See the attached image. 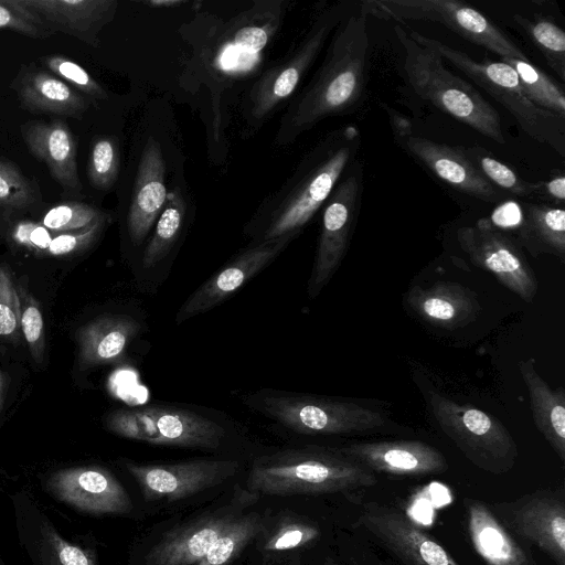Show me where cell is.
<instances>
[{
  "instance_id": "obj_11",
  "label": "cell",
  "mask_w": 565,
  "mask_h": 565,
  "mask_svg": "<svg viewBox=\"0 0 565 565\" xmlns=\"http://www.w3.org/2000/svg\"><path fill=\"white\" fill-rule=\"evenodd\" d=\"M363 167L353 160L323 204L308 296L315 299L333 277L350 245L362 204Z\"/></svg>"
},
{
  "instance_id": "obj_1",
  "label": "cell",
  "mask_w": 565,
  "mask_h": 565,
  "mask_svg": "<svg viewBox=\"0 0 565 565\" xmlns=\"http://www.w3.org/2000/svg\"><path fill=\"white\" fill-rule=\"evenodd\" d=\"M369 15L359 2L335 26L322 63L280 118L276 146L291 145L323 119L351 114L361 106L370 56Z\"/></svg>"
},
{
  "instance_id": "obj_23",
  "label": "cell",
  "mask_w": 565,
  "mask_h": 565,
  "mask_svg": "<svg viewBox=\"0 0 565 565\" xmlns=\"http://www.w3.org/2000/svg\"><path fill=\"white\" fill-rule=\"evenodd\" d=\"M463 508L469 541L486 565H539L487 503L463 498Z\"/></svg>"
},
{
  "instance_id": "obj_17",
  "label": "cell",
  "mask_w": 565,
  "mask_h": 565,
  "mask_svg": "<svg viewBox=\"0 0 565 565\" xmlns=\"http://www.w3.org/2000/svg\"><path fill=\"white\" fill-rule=\"evenodd\" d=\"M290 233L253 243L198 287L181 305L175 322L200 316L233 296L243 285L273 263L299 236Z\"/></svg>"
},
{
  "instance_id": "obj_5",
  "label": "cell",
  "mask_w": 565,
  "mask_h": 565,
  "mask_svg": "<svg viewBox=\"0 0 565 565\" xmlns=\"http://www.w3.org/2000/svg\"><path fill=\"white\" fill-rule=\"evenodd\" d=\"M404 29L412 40L450 62L483 88L510 113L523 132L535 141L550 146L561 157H565V118L532 104L523 94L519 77L509 64L488 57L476 61L466 53L423 35L408 25Z\"/></svg>"
},
{
  "instance_id": "obj_46",
  "label": "cell",
  "mask_w": 565,
  "mask_h": 565,
  "mask_svg": "<svg viewBox=\"0 0 565 565\" xmlns=\"http://www.w3.org/2000/svg\"><path fill=\"white\" fill-rule=\"evenodd\" d=\"M537 196L562 205L565 201V175L561 173L548 181H541Z\"/></svg>"
},
{
  "instance_id": "obj_25",
  "label": "cell",
  "mask_w": 565,
  "mask_h": 565,
  "mask_svg": "<svg viewBox=\"0 0 565 565\" xmlns=\"http://www.w3.org/2000/svg\"><path fill=\"white\" fill-rule=\"evenodd\" d=\"M21 135L30 152L47 166L60 185L70 191L81 190L76 147L64 121H30L21 126Z\"/></svg>"
},
{
  "instance_id": "obj_48",
  "label": "cell",
  "mask_w": 565,
  "mask_h": 565,
  "mask_svg": "<svg viewBox=\"0 0 565 565\" xmlns=\"http://www.w3.org/2000/svg\"><path fill=\"white\" fill-rule=\"evenodd\" d=\"M323 565H339V563L332 557H327L323 562Z\"/></svg>"
},
{
  "instance_id": "obj_16",
  "label": "cell",
  "mask_w": 565,
  "mask_h": 565,
  "mask_svg": "<svg viewBox=\"0 0 565 565\" xmlns=\"http://www.w3.org/2000/svg\"><path fill=\"white\" fill-rule=\"evenodd\" d=\"M391 125L396 142L408 153L424 163L439 179L467 195L488 203H499L503 195L465 157L460 147L438 143L415 135L406 119L394 114L391 108Z\"/></svg>"
},
{
  "instance_id": "obj_14",
  "label": "cell",
  "mask_w": 565,
  "mask_h": 565,
  "mask_svg": "<svg viewBox=\"0 0 565 565\" xmlns=\"http://www.w3.org/2000/svg\"><path fill=\"white\" fill-rule=\"evenodd\" d=\"M497 516L522 540L556 565H565V501L563 490H537L495 505Z\"/></svg>"
},
{
  "instance_id": "obj_50",
  "label": "cell",
  "mask_w": 565,
  "mask_h": 565,
  "mask_svg": "<svg viewBox=\"0 0 565 565\" xmlns=\"http://www.w3.org/2000/svg\"><path fill=\"white\" fill-rule=\"evenodd\" d=\"M0 387H1V380H0ZM0 407H1V396H0Z\"/></svg>"
},
{
  "instance_id": "obj_18",
  "label": "cell",
  "mask_w": 565,
  "mask_h": 565,
  "mask_svg": "<svg viewBox=\"0 0 565 565\" xmlns=\"http://www.w3.org/2000/svg\"><path fill=\"white\" fill-rule=\"evenodd\" d=\"M47 491L77 511L94 515L129 514V493L107 469L88 466L58 470L46 481Z\"/></svg>"
},
{
  "instance_id": "obj_33",
  "label": "cell",
  "mask_w": 565,
  "mask_h": 565,
  "mask_svg": "<svg viewBox=\"0 0 565 565\" xmlns=\"http://www.w3.org/2000/svg\"><path fill=\"white\" fill-rule=\"evenodd\" d=\"M34 552L39 565H96L89 550L63 539L47 520L39 522Z\"/></svg>"
},
{
  "instance_id": "obj_22",
  "label": "cell",
  "mask_w": 565,
  "mask_h": 565,
  "mask_svg": "<svg viewBox=\"0 0 565 565\" xmlns=\"http://www.w3.org/2000/svg\"><path fill=\"white\" fill-rule=\"evenodd\" d=\"M53 34L62 32L98 46V33L116 13V0H20Z\"/></svg>"
},
{
  "instance_id": "obj_12",
  "label": "cell",
  "mask_w": 565,
  "mask_h": 565,
  "mask_svg": "<svg viewBox=\"0 0 565 565\" xmlns=\"http://www.w3.org/2000/svg\"><path fill=\"white\" fill-rule=\"evenodd\" d=\"M457 239L472 264L491 273L524 301H533L539 281L515 239L494 228L487 220L460 227Z\"/></svg>"
},
{
  "instance_id": "obj_7",
  "label": "cell",
  "mask_w": 565,
  "mask_h": 565,
  "mask_svg": "<svg viewBox=\"0 0 565 565\" xmlns=\"http://www.w3.org/2000/svg\"><path fill=\"white\" fill-rule=\"evenodd\" d=\"M352 4L340 1L324 8L295 50L265 71L250 86L243 113L248 128H259L281 105L294 97L327 40Z\"/></svg>"
},
{
  "instance_id": "obj_26",
  "label": "cell",
  "mask_w": 565,
  "mask_h": 565,
  "mask_svg": "<svg viewBox=\"0 0 565 565\" xmlns=\"http://www.w3.org/2000/svg\"><path fill=\"white\" fill-rule=\"evenodd\" d=\"M521 377L530 396L532 416L537 430L543 435L562 462L565 461V392L563 387L552 390L535 369L533 359L518 363Z\"/></svg>"
},
{
  "instance_id": "obj_2",
  "label": "cell",
  "mask_w": 565,
  "mask_h": 565,
  "mask_svg": "<svg viewBox=\"0 0 565 565\" xmlns=\"http://www.w3.org/2000/svg\"><path fill=\"white\" fill-rule=\"evenodd\" d=\"M361 143V132L354 125L333 129L322 137L280 188L257 206L246 225L253 243L301 234L355 159Z\"/></svg>"
},
{
  "instance_id": "obj_19",
  "label": "cell",
  "mask_w": 565,
  "mask_h": 565,
  "mask_svg": "<svg viewBox=\"0 0 565 565\" xmlns=\"http://www.w3.org/2000/svg\"><path fill=\"white\" fill-rule=\"evenodd\" d=\"M338 450L372 472L394 477H424L448 469L445 456L419 440L353 443Z\"/></svg>"
},
{
  "instance_id": "obj_20",
  "label": "cell",
  "mask_w": 565,
  "mask_h": 565,
  "mask_svg": "<svg viewBox=\"0 0 565 565\" xmlns=\"http://www.w3.org/2000/svg\"><path fill=\"white\" fill-rule=\"evenodd\" d=\"M237 518L225 509L171 529L147 552L143 565H194Z\"/></svg>"
},
{
  "instance_id": "obj_21",
  "label": "cell",
  "mask_w": 565,
  "mask_h": 565,
  "mask_svg": "<svg viewBox=\"0 0 565 565\" xmlns=\"http://www.w3.org/2000/svg\"><path fill=\"white\" fill-rule=\"evenodd\" d=\"M168 193L162 149L153 137H149L138 163L127 215L134 244L140 245L148 236L166 205Z\"/></svg>"
},
{
  "instance_id": "obj_13",
  "label": "cell",
  "mask_w": 565,
  "mask_h": 565,
  "mask_svg": "<svg viewBox=\"0 0 565 565\" xmlns=\"http://www.w3.org/2000/svg\"><path fill=\"white\" fill-rule=\"evenodd\" d=\"M356 525L403 565H460L433 535L392 505L367 502Z\"/></svg>"
},
{
  "instance_id": "obj_43",
  "label": "cell",
  "mask_w": 565,
  "mask_h": 565,
  "mask_svg": "<svg viewBox=\"0 0 565 565\" xmlns=\"http://www.w3.org/2000/svg\"><path fill=\"white\" fill-rule=\"evenodd\" d=\"M105 224V215L88 227L74 234H61L52 238L47 248L52 255H65L92 244Z\"/></svg>"
},
{
  "instance_id": "obj_24",
  "label": "cell",
  "mask_w": 565,
  "mask_h": 565,
  "mask_svg": "<svg viewBox=\"0 0 565 565\" xmlns=\"http://www.w3.org/2000/svg\"><path fill=\"white\" fill-rule=\"evenodd\" d=\"M407 307L428 324L457 329L476 320L481 306L476 294L454 281L414 286L405 295Z\"/></svg>"
},
{
  "instance_id": "obj_44",
  "label": "cell",
  "mask_w": 565,
  "mask_h": 565,
  "mask_svg": "<svg viewBox=\"0 0 565 565\" xmlns=\"http://www.w3.org/2000/svg\"><path fill=\"white\" fill-rule=\"evenodd\" d=\"M13 236L20 244L38 249H47L52 241L46 227L32 222L19 223L13 232Z\"/></svg>"
},
{
  "instance_id": "obj_45",
  "label": "cell",
  "mask_w": 565,
  "mask_h": 565,
  "mask_svg": "<svg viewBox=\"0 0 565 565\" xmlns=\"http://www.w3.org/2000/svg\"><path fill=\"white\" fill-rule=\"evenodd\" d=\"M20 323L25 340L31 345H35L43 332V318L39 308L35 305L28 306L21 313Z\"/></svg>"
},
{
  "instance_id": "obj_34",
  "label": "cell",
  "mask_w": 565,
  "mask_h": 565,
  "mask_svg": "<svg viewBox=\"0 0 565 565\" xmlns=\"http://www.w3.org/2000/svg\"><path fill=\"white\" fill-rule=\"evenodd\" d=\"M264 529L263 518L257 513L238 516L194 565H231Z\"/></svg>"
},
{
  "instance_id": "obj_40",
  "label": "cell",
  "mask_w": 565,
  "mask_h": 565,
  "mask_svg": "<svg viewBox=\"0 0 565 565\" xmlns=\"http://www.w3.org/2000/svg\"><path fill=\"white\" fill-rule=\"evenodd\" d=\"M0 29L12 30L34 39H44L52 34L20 0H0Z\"/></svg>"
},
{
  "instance_id": "obj_30",
  "label": "cell",
  "mask_w": 565,
  "mask_h": 565,
  "mask_svg": "<svg viewBox=\"0 0 565 565\" xmlns=\"http://www.w3.org/2000/svg\"><path fill=\"white\" fill-rule=\"evenodd\" d=\"M185 212L184 195L179 188H174L168 193L166 205L145 247L141 257L143 269L157 266L168 255L181 233Z\"/></svg>"
},
{
  "instance_id": "obj_15",
  "label": "cell",
  "mask_w": 565,
  "mask_h": 565,
  "mask_svg": "<svg viewBox=\"0 0 565 565\" xmlns=\"http://www.w3.org/2000/svg\"><path fill=\"white\" fill-rule=\"evenodd\" d=\"M148 502H174L192 497L232 478L239 469L233 459H194L174 463L125 462Z\"/></svg>"
},
{
  "instance_id": "obj_9",
  "label": "cell",
  "mask_w": 565,
  "mask_h": 565,
  "mask_svg": "<svg viewBox=\"0 0 565 565\" xmlns=\"http://www.w3.org/2000/svg\"><path fill=\"white\" fill-rule=\"evenodd\" d=\"M370 15L394 21H431L502 57L529 61L525 53L488 17L456 0H363Z\"/></svg>"
},
{
  "instance_id": "obj_8",
  "label": "cell",
  "mask_w": 565,
  "mask_h": 565,
  "mask_svg": "<svg viewBox=\"0 0 565 565\" xmlns=\"http://www.w3.org/2000/svg\"><path fill=\"white\" fill-rule=\"evenodd\" d=\"M425 396L441 430L472 465L493 475L514 467L519 455L516 444L498 418L434 390Z\"/></svg>"
},
{
  "instance_id": "obj_3",
  "label": "cell",
  "mask_w": 565,
  "mask_h": 565,
  "mask_svg": "<svg viewBox=\"0 0 565 565\" xmlns=\"http://www.w3.org/2000/svg\"><path fill=\"white\" fill-rule=\"evenodd\" d=\"M377 483L375 473L338 449L305 447L256 458L247 476L252 495H317Z\"/></svg>"
},
{
  "instance_id": "obj_39",
  "label": "cell",
  "mask_w": 565,
  "mask_h": 565,
  "mask_svg": "<svg viewBox=\"0 0 565 565\" xmlns=\"http://www.w3.org/2000/svg\"><path fill=\"white\" fill-rule=\"evenodd\" d=\"M35 191L12 162L0 159V206L23 209L33 204Z\"/></svg>"
},
{
  "instance_id": "obj_37",
  "label": "cell",
  "mask_w": 565,
  "mask_h": 565,
  "mask_svg": "<svg viewBox=\"0 0 565 565\" xmlns=\"http://www.w3.org/2000/svg\"><path fill=\"white\" fill-rule=\"evenodd\" d=\"M120 152L115 137H100L94 141L88 162L87 177L98 190H109L117 181Z\"/></svg>"
},
{
  "instance_id": "obj_27",
  "label": "cell",
  "mask_w": 565,
  "mask_h": 565,
  "mask_svg": "<svg viewBox=\"0 0 565 565\" xmlns=\"http://www.w3.org/2000/svg\"><path fill=\"white\" fill-rule=\"evenodd\" d=\"M19 96L31 111L79 117L92 104L62 79L35 71L26 74L20 84Z\"/></svg>"
},
{
  "instance_id": "obj_49",
  "label": "cell",
  "mask_w": 565,
  "mask_h": 565,
  "mask_svg": "<svg viewBox=\"0 0 565 565\" xmlns=\"http://www.w3.org/2000/svg\"><path fill=\"white\" fill-rule=\"evenodd\" d=\"M0 565H7L0 556Z\"/></svg>"
},
{
  "instance_id": "obj_47",
  "label": "cell",
  "mask_w": 565,
  "mask_h": 565,
  "mask_svg": "<svg viewBox=\"0 0 565 565\" xmlns=\"http://www.w3.org/2000/svg\"><path fill=\"white\" fill-rule=\"evenodd\" d=\"M185 3V1H178V0H160V1H147V4L151 6V7H158V8H161V7H166V8H170V7H177V6H181Z\"/></svg>"
},
{
  "instance_id": "obj_36",
  "label": "cell",
  "mask_w": 565,
  "mask_h": 565,
  "mask_svg": "<svg viewBox=\"0 0 565 565\" xmlns=\"http://www.w3.org/2000/svg\"><path fill=\"white\" fill-rule=\"evenodd\" d=\"M321 536L319 526L299 519H286L277 523L265 536L262 550L286 552L308 547Z\"/></svg>"
},
{
  "instance_id": "obj_4",
  "label": "cell",
  "mask_w": 565,
  "mask_h": 565,
  "mask_svg": "<svg viewBox=\"0 0 565 565\" xmlns=\"http://www.w3.org/2000/svg\"><path fill=\"white\" fill-rule=\"evenodd\" d=\"M393 30L404 51V71L414 92L438 109L503 145L498 111L468 82L450 72L434 51L416 43L401 24Z\"/></svg>"
},
{
  "instance_id": "obj_32",
  "label": "cell",
  "mask_w": 565,
  "mask_h": 565,
  "mask_svg": "<svg viewBox=\"0 0 565 565\" xmlns=\"http://www.w3.org/2000/svg\"><path fill=\"white\" fill-rule=\"evenodd\" d=\"M513 21L527 34L547 61L550 67L565 79V33L547 17L533 14L531 18L514 14Z\"/></svg>"
},
{
  "instance_id": "obj_42",
  "label": "cell",
  "mask_w": 565,
  "mask_h": 565,
  "mask_svg": "<svg viewBox=\"0 0 565 565\" xmlns=\"http://www.w3.org/2000/svg\"><path fill=\"white\" fill-rule=\"evenodd\" d=\"M21 321L17 292L7 271L0 267V334L13 333Z\"/></svg>"
},
{
  "instance_id": "obj_38",
  "label": "cell",
  "mask_w": 565,
  "mask_h": 565,
  "mask_svg": "<svg viewBox=\"0 0 565 565\" xmlns=\"http://www.w3.org/2000/svg\"><path fill=\"white\" fill-rule=\"evenodd\" d=\"M104 214L96 207L83 202H67L49 210L42 218V225L55 232L84 230Z\"/></svg>"
},
{
  "instance_id": "obj_41",
  "label": "cell",
  "mask_w": 565,
  "mask_h": 565,
  "mask_svg": "<svg viewBox=\"0 0 565 565\" xmlns=\"http://www.w3.org/2000/svg\"><path fill=\"white\" fill-rule=\"evenodd\" d=\"M45 65L53 73L72 84L73 87L86 94L89 99H106L107 93L100 84L81 65L60 55L44 58Z\"/></svg>"
},
{
  "instance_id": "obj_29",
  "label": "cell",
  "mask_w": 565,
  "mask_h": 565,
  "mask_svg": "<svg viewBox=\"0 0 565 565\" xmlns=\"http://www.w3.org/2000/svg\"><path fill=\"white\" fill-rule=\"evenodd\" d=\"M520 238L534 253H550L565 259V211L543 203L522 205Z\"/></svg>"
},
{
  "instance_id": "obj_31",
  "label": "cell",
  "mask_w": 565,
  "mask_h": 565,
  "mask_svg": "<svg viewBox=\"0 0 565 565\" xmlns=\"http://www.w3.org/2000/svg\"><path fill=\"white\" fill-rule=\"evenodd\" d=\"M516 73L523 94L535 106L565 118L564 89L530 61L502 57Z\"/></svg>"
},
{
  "instance_id": "obj_6",
  "label": "cell",
  "mask_w": 565,
  "mask_h": 565,
  "mask_svg": "<svg viewBox=\"0 0 565 565\" xmlns=\"http://www.w3.org/2000/svg\"><path fill=\"white\" fill-rule=\"evenodd\" d=\"M252 408L303 435H345L379 430L386 424L380 409L353 399L262 391L245 399Z\"/></svg>"
},
{
  "instance_id": "obj_28",
  "label": "cell",
  "mask_w": 565,
  "mask_h": 565,
  "mask_svg": "<svg viewBox=\"0 0 565 565\" xmlns=\"http://www.w3.org/2000/svg\"><path fill=\"white\" fill-rule=\"evenodd\" d=\"M139 331L140 324L130 316L100 317L82 332V358L88 365L113 361L121 355Z\"/></svg>"
},
{
  "instance_id": "obj_10",
  "label": "cell",
  "mask_w": 565,
  "mask_h": 565,
  "mask_svg": "<svg viewBox=\"0 0 565 565\" xmlns=\"http://www.w3.org/2000/svg\"><path fill=\"white\" fill-rule=\"evenodd\" d=\"M106 426L124 438L180 448L216 449L226 435L222 425L200 414L154 405L118 409L106 418Z\"/></svg>"
},
{
  "instance_id": "obj_35",
  "label": "cell",
  "mask_w": 565,
  "mask_h": 565,
  "mask_svg": "<svg viewBox=\"0 0 565 565\" xmlns=\"http://www.w3.org/2000/svg\"><path fill=\"white\" fill-rule=\"evenodd\" d=\"M465 157L497 189L516 196L539 194L540 182L523 180L512 168L500 162L480 147H460Z\"/></svg>"
}]
</instances>
